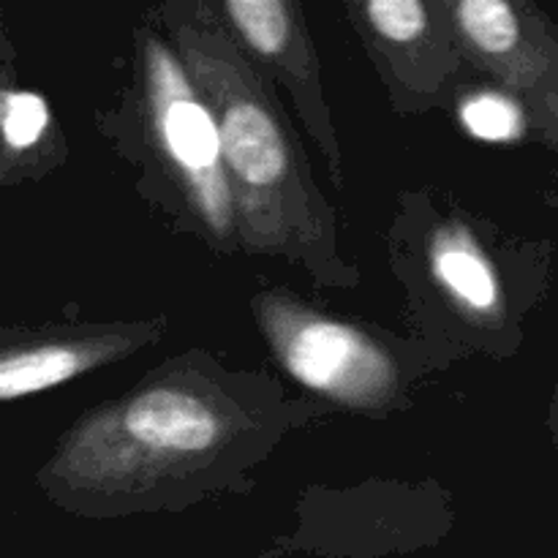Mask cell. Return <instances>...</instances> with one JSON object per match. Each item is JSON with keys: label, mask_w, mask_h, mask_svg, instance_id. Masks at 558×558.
Masks as SVG:
<instances>
[{"label": "cell", "mask_w": 558, "mask_h": 558, "mask_svg": "<svg viewBox=\"0 0 558 558\" xmlns=\"http://www.w3.org/2000/svg\"><path fill=\"white\" fill-rule=\"evenodd\" d=\"M153 118L174 167L185 174L202 216L213 229L229 227V189L221 167V140L213 114L191 93L178 60L161 47H147Z\"/></svg>", "instance_id": "7a4b0ae2"}, {"label": "cell", "mask_w": 558, "mask_h": 558, "mask_svg": "<svg viewBox=\"0 0 558 558\" xmlns=\"http://www.w3.org/2000/svg\"><path fill=\"white\" fill-rule=\"evenodd\" d=\"M47 123V101L36 93H5V96H0V131L14 150L36 145Z\"/></svg>", "instance_id": "30bf717a"}, {"label": "cell", "mask_w": 558, "mask_h": 558, "mask_svg": "<svg viewBox=\"0 0 558 558\" xmlns=\"http://www.w3.org/2000/svg\"><path fill=\"white\" fill-rule=\"evenodd\" d=\"M371 25L381 38L396 44H409L425 31V5L420 0H371L365 5Z\"/></svg>", "instance_id": "8fae6325"}, {"label": "cell", "mask_w": 558, "mask_h": 558, "mask_svg": "<svg viewBox=\"0 0 558 558\" xmlns=\"http://www.w3.org/2000/svg\"><path fill=\"white\" fill-rule=\"evenodd\" d=\"M104 357L98 343H49L0 354V401L63 385Z\"/></svg>", "instance_id": "5b68a950"}, {"label": "cell", "mask_w": 558, "mask_h": 558, "mask_svg": "<svg viewBox=\"0 0 558 558\" xmlns=\"http://www.w3.org/2000/svg\"><path fill=\"white\" fill-rule=\"evenodd\" d=\"M461 120L469 134L485 142H510L523 131L521 109L499 93H477L469 98L461 107Z\"/></svg>", "instance_id": "9c48e42d"}, {"label": "cell", "mask_w": 558, "mask_h": 558, "mask_svg": "<svg viewBox=\"0 0 558 558\" xmlns=\"http://www.w3.org/2000/svg\"><path fill=\"white\" fill-rule=\"evenodd\" d=\"M265 322L281 363L311 390L352 407L390 396L396 385L390 357L354 327L287 305H270Z\"/></svg>", "instance_id": "6da1fadb"}, {"label": "cell", "mask_w": 558, "mask_h": 558, "mask_svg": "<svg viewBox=\"0 0 558 558\" xmlns=\"http://www.w3.org/2000/svg\"><path fill=\"white\" fill-rule=\"evenodd\" d=\"M123 430L136 445L163 456H202L221 436V417L194 392L161 387L125 407Z\"/></svg>", "instance_id": "3957f363"}, {"label": "cell", "mask_w": 558, "mask_h": 558, "mask_svg": "<svg viewBox=\"0 0 558 558\" xmlns=\"http://www.w3.org/2000/svg\"><path fill=\"white\" fill-rule=\"evenodd\" d=\"M229 16L245 41L262 54L283 52L289 41V11L281 0H229Z\"/></svg>", "instance_id": "52a82bcc"}, {"label": "cell", "mask_w": 558, "mask_h": 558, "mask_svg": "<svg viewBox=\"0 0 558 558\" xmlns=\"http://www.w3.org/2000/svg\"><path fill=\"white\" fill-rule=\"evenodd\" d=\"M430 270L436 281L466 308L490 311L499 303V283L494 270L466 229L445 227L434 234Z\"/></svg>", "instance_id": "8992f818"}, {"label": "cell", "mask_w": 558, "mask_h": 558, "mask_svg": "<svg viewBox=\"0 0 558 558\" xmlns=\"http://www.w3.org/2000/svg\"><path fill=\"white\" fill-rule=\"evenodd\" d=\"M458 22L474 47L488 54H505L518 44V20L505 0H463Z\"/></svg>", "instance_id": "ba28073f"}, {"label": "cell", "mask_w": 558, "mask_h": 558, "mask_svg": "<svg viewBox=\"0 0 558 558\" xmlns=\"http://www.w3.org/2000/svg\"><path fill=\"white\" fill-rule=\"evenodd\" d=\"M221 158H227L240 183L272 189L287 174V145L276 120L256 101H232L218 125Z\"/></svg>", "instance_id": "277c9868"}]
</instances>
